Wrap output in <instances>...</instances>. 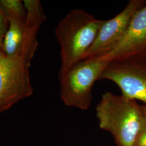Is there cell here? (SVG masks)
I'll return each mask as SVG.
<instances>
[{
  "label": "cell",
  "mask_w": 146,
  "mask_h": 146,
  "mask_svg": "<svg viewBox=\"0 0 146 146\" xmlns=\"http://www.w3.org/2000/svg\"><path fill=\"white\" fill-rule=\"evenodd\" d=\"M146 50V3L131 19L122 39L108 52L98 56L108 62Z\"/></svg>",
  "instance_id": "8"
},
{
  "label": "cell",
  "mask_w": 146,
  "mask_h": 146,
  "mask_svg": "<svg viewBox=\"0 0 146 146\" xmlns=\"http://www.w3.org/2000/svg\"><path fill=\"white\" fill-rule=\"evenodd\" d=\"M31 64L24 58L7 57L0 49V114L33 94Z\"/></svg>",
  "instance_id": "5"
},
{
  "label": "cell",
  "mask_w": 146,
  "mask_h": 146,
  "mask_svg": "<svg viewBox=\"0 0 146 146\" xmlns=\"http://www.w3.org/2000/svg\"><path fill=\"white\" fill-rule=\"evenodd\" d=\"M108 63L100 57L84 58L59 75L60 98L63 104L68 107L88 110L93 99L94 83Z\"/></svg>",
  "instance_id": "3"
},
{
  "label": "cell",
  "mask_w": 146,
  "mask_h": 146,
  "mask_svg": "<svg viewBox=\"0 0 146 146\" xmlns=\"http://www.w3.org/2000/svg\"><path fill=\"white\" fill-rule=\"evenodd\" d=\"M101 80L114 82L122 95L146 106V50L110 61L100 76Z\"/></svg>",
  "instance_id": "4"
},
{
  "label": "cell",
  "mask_w": 146,
  "mask_h": 146,
  "mask_svg": "<svg viewBox=\"0 0 146 146\" xmlns=\"http://www.w3.org/2000/svg\"><path fill=\"white\" fill-rule=\"evenodd\" d=\"M104 21L77 9L70 11L58 22L55 34L60 46L59 75L84 59Z\"/></svg>",
  "instance_id": "1"
},
{
  "label": "cell",
  "mask_w": 146,
  "mask_h": 146,
  "mask_svg": "<svg viewBox=\"0 0 146 146\" xmlns=\"http://www.w3.org/2000/svg\"><path fill=\"white\" fill-rule=\"evenodd\" d=\"M0 5L8 21L27 20V11L23 1L0 0Z\"/></svg>",
  "instance_id": "9"
},
{
  "label": "cell",
  "mask_w": 146,
  "mask_h": 146,
  "mask_svg": "<svg viewBox=\"0 0 146 146\" xmlns=\"http://www.w3.org/2000/svg\"><path fill=\"white\" fill-rule=\"evenodd\" d=\"M142 120L133 146H146V106H141Z\"/></svg>",
  "instance_id": "10"
},
{
  "label": "cell",
  "mask_w": 146,
  "mask_h": 146,
  "mask_svg": "<svg viewBox=\"0 0 146 146\" xmlns=\"http://www.w3.org/2000/svg\"><path fill=\"white\" fill-rule=\"evenodd\" d=\"M9 28V22L2 10L0 5V49L2 47L3 40Z\"/></svg>",
  "instance_id": "11"
},
{
  "label": "cell",
  "mask_w": 146,
  "mask_h": 146,
  "mask_svg": "<svg viewBox=\"0 0 146 146\" xmlns=\"http://www.w3.org/2000/svg\"><path fill=\"white\" fill-rule=\"evenodd\" d=\"M95 110L100 128L110 132L117 146H133L142 120L141 105L122 95L106 92Z\"/></svg>",
  "instance_id": "2"
},
{
  "label": "cell",
  "mask_w": 146,
  "mask_h": 146,
  "mask_svg": "<svg viewBox=\"0 0 146 146\" xmlns=\"http://www.w3.org/2000/svg\"><path fill=\"white\" fill-rule=\"evenodd\" d=\"M146 3L143 0L129 1L119 14L109 20H104L84 58L98 57L108 52L122 39L134 14Z\"/></svg>",
  "instance_id": "6"
},
{
  "label": "cell",
  "mask_w": 146,
  "mask_h": 146,
  "mask_svg": "<svg viewBox=\"0 0 146 146\" xmlns=\"http://www.w3.org/2000/svg\"><path fill=\"white\" fill-rule=\"evenodd\" d=\"M1 48L7 57L22 58L31 62L38 47L37 35L40 25L26 21H9Z\"/></svg>",
  "instance_id": "7"
}]
</instances>
